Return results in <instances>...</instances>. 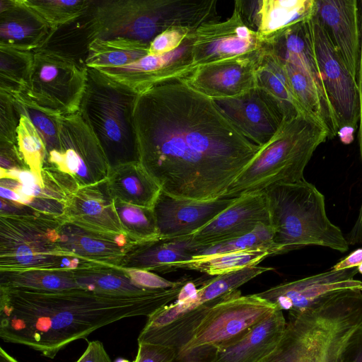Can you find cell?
Wrapping results in <instances>:
<instances>
[{
    "mask_svg": "<svg viewBox=\"0 0 362 362\" xmlns=\"http://www.w3.org/2000/svg\"><path fill=\"white\" fill-rule=\"evenodd\" d=\"M134 124L139 163L177 198H221L261 148L214 100L182 80L139 93Z\"/></svg>",
    "mask_w": 362,
    "mask_h": 362,
    "instance_id": "cell-1",
    "label": "cell"
},
{
    "mask_svg": "<svg viewBox=\"0 0 362 362\" xmlns=\"http://www.w3.org/2000/svg\"><path fill=\"white\" fill-rule=\"evenodd\" d=\"M137 296H112L83 288L42 291L0 287V337L54 358L71 342L124 318L148 317L174 302L187 284Z\"/></svg>",
    "mask_w": 362,
    "mask_h": 362,
    "instance_id": "cell-2",
    "label": "cell"
},
{
    "mask_svg": "<svg viewBox=\"0 0 362 362\" xmlns=\"http://www.w3.org/2000/svg\"><path fill=\"white\" fill-rule=\"evenodd\" d=\"M362 327V290L335 292L289 315L281 340L267 362H342L353 334Z\"/></svg>",
    "mask_w": 362,
    "mask_h": 362,
    "instance_id": "cell-3",
    "label": "cell"
},
{
    "mask_svg": "<svg viewBox=\"0 0 362 362\" xmlns=\"http://www.w3.org/2000/svg\"><path fill=\"white\" fill-rule=\"evenodd\" d=\"M263 191L277 255L311 245L340 252L349 250L341 229L327 215L324 195L305 178L273 185Z\"/></svg>",
    "mask_w": 362,
    "mask_h": 362,
    "instance_id": "cell-4",
    "label": "cell"
},
{
    "mask_svg": "<svg viewBox=\"0 0 362 362\" xmlns=\"http://www.w3.org/2000/svg\"><path fill=\"white\" fill-rule=\"evenodd\" d=\"M327 138L325 127L308 113H300L285 121L222 197H238L262 192L273 185L304 179L305 166Z\"/></svg>",
    "mask_w": 362,
    "mask_h": 362,
    "instance_id": "cell-5",
    "label": "cell"
},
{
    "mask_svg": "<svg viewBox=\"0 0 362 362\" xmlns=\"http://www.w3.org/2000/svg\"><path fill=\"white\" fill-rule=\"evenodd\" d=\"M137 92L88 68L79 114L97 138L111 168L139 163L134 109Z\"/></svg>",
    "mask_w": 362,
    "mask_h": 362,
    "instance_id": "cell-6",
    "label": "cell"
},
{
    "mask_svg": "<svg viewBox=\"0 0 362 362\" xmlns=\"http://www.w3.org/2000/svg\"><path fill=\"white\" fill-rule=\"evenodd\" d=\"M262 273L252 266L204 281L189 280L177 300L148 317L138 343L168 346L179 354L212 307Z\"/></svg>",
    "mask_w": 362,
    "mask_h": 362,
    "instance_id": "cell-7",
    "label": "cell"
},
{
    "mask_svg": "<svg viewBox=\"0 0 362 362\" xmlns=\"http://www.w3.org/2000/svg\"><path fill=\"white\" fill-rule=\"evenodd\" d=\"M99 38H126L150 45L173 28L195 30L209 22L206 0L95 1Z\"/></svg>",
    "mask_w": 362,
    "mask_h": 362,
    "instance_id": "cell-8",
    "label": "cell"
},
{
    "mask_svg": "<svg viewBox=\"0 0 362 362\" xmlns=\"http://www.w3.org/2000/svg\"><path fill=\"white\" fill-rule=\"evenodd\" d=\"M63 219L0 215V272L76 270L100 265L59 247L58 227Z\"/></svg>",
    "mask_w": 362,
    "mask_h": 362,
    "instance_id": "cell-9",
    "label": "cell"
},
{
    "mask_svg": "<svg viewBox=\"0 0 362 362\" xmlns=\"http://www.w3.org/2000/svg\"><path fill=\"white\" fill-rule=\"evenodd\" d=\"M310 18L285 28L264 42L262 49L281 66L304 111L318 120L332 139L339 129L315 56Z\"/></svg>",
    "mask_w": 362,
    "mask_h": 362,
    "instance_id": "cell-10",
    "label": "cell"
},
{
    "mask_svg": "<svg viewBox=\"0 0 362 362\" xmlns=\"http://www.w3.org/2000/svg\"><path fill=\"white\" fill-rule=\"evenodd\" d=\"M33 52L30 82L21 95L52 115L78 112L87 85L88 67L45 50Z\"/></svg>",
    "mask_w": 362,
    "mask_h": 362,
    "instance_id": "cell-11",
    "label": "cell"
},
{
    "mask_svg": "<svg viewBox=\"0 0 362 362\" xmlns=\"http://www.w3.org/2000/svg\"><path fill=\"white\" fill-rule=\"evenodd\" d=\"M44 167L70 176L78 188L106 181L110 170L97 138L79 112L60 117L58 142L47 153Z\"/></svg>",
    "mask_w": 362,
    "mask_h": 362,
    "instance_id": "cell-12",
    "label": "cell"
},
{
    "mask_svg": "<svg viewBox=\"0 0 362 362\" xmlns=\"http://www.w3.org/2000/svg\"><path fill=\"white\" fill-rule=\"evenodd\" d=\"M276 310L257 293L242 296L236 290L211 308L179 354L202 346L218 349L232 344Z\"/></svg>",
    "mask_w": 362,
    "mask_h": 362,
    "instance_id": "cell-13",
    "label": "cell"
},
{
    "mask_svg": "<svg viewBox=\"0 0 362 362\" xmlns=\"http://www.w3.org/2000/svg\"><path fill=\"white\" fill-rule=\"evenodd\" d=\"M309 22L315 56L339 132L345 128L354 129L360 119L358 83L314 13Z\"/></svg>",
    "mask_w": 362,
    "mask_h": 362,
    "instance_id": "cell-14",
    "label": "cell"
},
{
    "mask_svg": "<svg viewBox=\"0 0 362 362\" xmlns=\"http://www.w3.org/2000/svg\"><path fill=\"white\" fill-rule=\"evenodd\" d=\"M357 267L328 271L298 280L284 282L257 296L289 315L298 314L327 296L345 289L362 290V281L355 279Z\"/></svg>",
    "mask_w": 362,
    "mask_h": 362,
    "instance_id": "cell-15",
    "label": "cell"
},
{
    "mask_svg": "<svg viewBox=\"0 0 362 362\" xmlns=\"http://www.w3.org/2000/svg\"><path fill=\"white\" fill-rule=\"evenodd\" d=\"M262 44L234 8L224 21L205 24L195 30L192 62L197 66L250 54L259 51Z\"/></svg>",
    "mask_w": 362,
    "mask_h": 362,
    "instance_id": "cell-16",
    "label": "cell"
},
{
    "mask_svg": "<svg viewBox=\"0 0 362 362\" xmlns=\"http://www.w3.org/2000/svg\"><path fill=\"white\" fill-rule=\"evenodd\" d=\"M194 32L191 33L177 49L170 52L158 56L148 54L125 66L97 70L138 93L158 84L182 80L195 67L192 57Z\"/></svg>",
    "mask_w": 362,
    "mask_h": 362,
    "instance_id": "cell-17",
    "label": "cell"
},
{
    "mask_svg": "<svg viewBox=\"0 0 362 362\" xmlns=\"http://www.w3.org/2000/svg\"><path fill=\"white\" fill-rule=\"evenodd\" d=\"M214 100L245 136L259 147L286 121L276 100L257 86L239 96Z\"/></svg>",
    "mask_w": 362,
    "mask_h": 362,
    "instance_id": "cell-18",
    "label": "cell"
},
{
    "mask_svg": "<svg viewBox=\"0 0 362 362\" xmlns=\"http://www.w3.org/2000/svg\"><path fill=\"white\" fill-rule=\"evenodd\" d=\"M260 50L197 66L182 81L213 100L239 96L256 86V70Z\"/></svg>",
    "mask_w": 362,
    "mask_h": 362,
    "instance_id": "cell-19",
    "label": "cell"
},
{
    "mask_svg": "<svg viewBox=\"0 0 362 362\" xmlns=\"http://www.w3.org/2000/svg\"><path fill=\"white\" fill-rule=\"evenodd\" d=\"M237 198L194 200L173 197L161 190L152 207L158 236L173 239L191 235L208 224Z\"/></svg>",
    "mask_w": 362,
    "mask_h": 362,
    "instance_id": "cell-20",
    "label": "cell"
},
{
    "mask_svg": "<svg viewBox=\"0 0 362 362\" xmlns=\"http://www.w3.org/2000/svg\"><path fill=\"white\" fill-rule=\"evenodd\" d=\"M261 224L271 226L264 191L238 197L208 224L189 235L196 244L209 245L245 235Z\"/></svg>",
    "mask_w": 362,
    "mask_h": 362,
    "instance_id": "cell-21",
    "label": "cell"
},
{
    "mask_svg": "<svg viewBox=\"0 0 362 362\" xmlns=\"http://www.w3.org/2000/svg\"><path fill=\"white\" fill-rule=\"evenodd\" d=\"M313 13L357 81L360 54L358 1L315 0Z\"/></svg>",
    "mask_w": 362,
    "mask_h": 362,
    "instance_id": "cell-22",
    "label": "cell"
},
{
    "mask_svg": "<svg viewBox=\"0 0 362 362\" xmlns=\"http://www.w3.org/2000/svg\"><path fill=\"white\" fill-rule=\"evenodd\" d=\"M135 243L124 233L88 229L64 218L58 227V244L64 251L100 265L119 267Z\"/></svg>",
    "mask_w": 362,
    "mask_h": 362,
    "instance_id": "cell-23",
    "label": "cell"
},
{
    "mask_svg": "<svg viewBox=\"0 0 362 362\" xmlns=\"http://www.w3.org/2000/svg\"><path fill=\"white\" fill-rule=\"evenodd\" d=\"M315 0H238L234 8L262 43L285 28L310 18Z\"/></svg>",
    "mask_w": 362,
    "mask_h": 362,
    "instance_id": "cell-24",
    "label": "cell"
},
{
    "mask_svg": "<svg viewBox=\"0 0 362 362\" xmlns=\"http://www.w3.org/2000/svg\"><path fill=\"white\" fill-rule=\"evenodd\" d=\"M53 29L25 0H1L0 47L35 51Z\"/></svg>",
    "mask_w": 362,
    "mask_h": 362,
    "instance_id": "cell-25",
    "label": "cell"
},
{
    "mask_svg": "<svg viewBox=\"0 0 362 362\" xmlns=\"http://www.w3.org/2000/svg\"><path fill=\"white\" fill-rule=\"evenodd\" d=\"M64 218L88 229L124 233L106 181L79 187L71 194L66 202Z\"/></svg>",
    "mask_w": 362,
    "mask_h": 362,
    "instance_id": "cell-26",
    "label": "cell"
},
{
    "mask_svg": "<svg viewBox=\"0 0 362 362\" xmlns=\"http://www.w3.org/2000/svg\"><path fill=\"white\" fill-rule=\"evenodd\" d=\"M286 323L283 311L276 310L238 340L215 349L211 362H267L277 349Z\"/></svg>",
    "mask_w": 362,
    "mask_h": 362,
    "instance_id": "cell-27",
    "label": "cell"
},
{
    "mask_svg": "<svg viewBox=\"0 0 362 362\" xmlns=\"http://www.w3.org/2000/svg\"><path fill=\"white\" fill-rule=\"evenodd\" d=\"M196 243L190 235L173 239L157 238L133 244L119 267L149 272H170L177 263L195 256Z\"/></svg>",
    "mask_w": 362,
    "mask_h": 362,
    "instance_id": "cell-28",
    "label": "cell"
},
{
    "mask_svg": "<svg viewBox=\"0 0 362 362\" xmlns=\"http://www.w3.org/2000/svg\"><path fill=\"white\" fill-rule=\"evenodd\" d=\"M99 38L95 1L79 16L54 29L43 45L47 51L87 67L86 62L91 43Z\"/></svg>",
    "mask_w": 362,
    "mask_h": 362,
    "instance_id": "cell-29",
    "label": "cell"
},
{
    "mask_svg": "<svg viewBox=\"0 0 362 362\" xmlns=\"http://www.w3.org/2000/svg\"><path fill=\"white\" fill-rule=\"evenodd\" d=\"M106 186L112 199L147 208L153 207L161 191L139 163L111 168Z\"/></svg>",
    "mask_w": 362,
    "mask_h": 362,
    "instance_id": "cell-30",
    "label": "cell"
},
{
    "mask_svg": "<svg viewBox=\"0 0 362 362\" xmlns=\"http://www.w3.org/2000/svg\"><path fill=\"white\" fill-rule=\"evenodd\" d=\"M256 86L276 100L286 121L305 112L296 98L284 70L262 47L257 62Z\"/></svg>",
    "mask_w": 362,
    "mask_h": 362,
    "instance_id": "cell-31",
    "label": "cell"
},
{
    "mask_svg": "<svg viewBox=\"0 0 362 362\" xmlns=\"http://www.w3.org/2000/svg\"><path fill=\"white\" fill-rule=\"evenodd\" d=\"M74 275L80 288L100 293L137 296L153 292L138 286L128 270L119 267L98 265L74 270Z\"/></svg>",
    "mask_w": 362,
    "mask_h": 362,
    "instance_id": "cell-32",
    "label": "cell"
},
{
    "mask_svg": "<svg viewBox=\"0 0 362 362\" xmlns=\"http://www.w3.org/2000/svg\"><path fill=\"white\" fill-rule=\"evenodd\" d=\"M149 45L126 38L100 39L89 47L88 68L117 67L132 64L148 54Z\"/></svg>",
    "mask_w": 362,
    "mask_h": 362,
    "instance_id": "cell-33",
    "label": "cell"
},
{
    "mask_svg": "<svg viewBox=\"0 0 362 362\" xmlns=\"http://www.w3.org/2000/svg\"><path fill=\"white\" fill-rule=\"evenodd\" d=\"M270 255L272 254L269 250H248L195 256L189 260L174 264L170 271L175 269H185L198 271L211 276H218L245 267L257 266L262 260Z\"/></svg>",
    "mask_w": 362,
    "mask_h": 362,
    "instance_id": "cell-34",
    "label": "cell"
},
{
    "mask_svg": "<svg viewBox=\"0 0 362 362\" xmlns=\"http://www.w3.org/2000/svg\"><path fill=\"white\" fill-rule=\"evenodd\" d=\"M0 287L20 288L42 291H61L80 288L74 270L30 269L0 272Z\"/></svg>",
    "mask_w": 362,
    "mask_h": 362,
    "instance_id": "cell-35",
    "label": "cell"
},
{
    "mask_svg": "<svg viewBox=\"0 0 362 362\" xmlns=\"http://www.w3.org/2000/svg\"><path fill=\"white\" fill-rule=\"evenodd\" d=\"M33 51L0 47V92L11 96L23 93L30 82Z\"/></svg>",
    "mask_w": 362,
    "mask_h": 362,
    "instance_id": "cell-36",
    "label": "cell"
},
{
    "mask_svg": "<svg viewBox=\"0 0 362 362\" xmlns=\"http://www.w3.org/2000/svg\"><path fill=\"white\" fill-rule=\"evenodd\" d=\"M115 209L123 233L137 243L159 238L152 208L140 206L113 199Z\"/></svg>",
    "mask_w": 362,
    "mask_h": 362,
    "instance_id": "cell-37",
    "label": "cell"
},
{
    "mask_svg": "<svg viewBox=\"0 0 362 362\" xmlns=\"http://www.w3.org/2000/svg\"><path fill=\"white\" fill-rule=\"evenodd\" d=\"M269 250L277 255L270 226L259 225L252 232L231 240L195 247V256H206L238 251ZM194 256V257H195Z\"/></svg>",
    "mask_w": 362,
    "mask_h": 362,
    "instance_id": "cell-38",
    "label": "cell"
},
{
    "mask_svg": "<svg viewBox=\"0 0 362 362\" xmlns=\"http://www.w3.org/2000/svg\"><path fill=\"white\" fill-rule=\"evenodd\" d=\"M54 30L81 15L93 0H25Z\"/></svg>",
    "mask_w": 362,
    "mask_h": 362,
    "instance_id": "cell-39",
    "label": "cell"
},
{
    "mask_svg": "<svg viewBox=\"0 0 362 362\" xmlns=\"http://www.w3.org/2000/svg\"><path fill=\"white\" fill-rule=\"evenodd\" d=\"M17 145L28 167L41 173L47 158V149L35 126L23 115H21L17 129Z\"/></svg>",
    "mask_w": 362,
    "mask_h": 362,
    "instance_id": "cell-40",
    "label": "cell"
},
{
    "mask_svg": "<svg viewBox=\"0 0 362 362\" xmlns=\"http://www.w3.org/2000/svg\"><path fill=\"white\" fill-rule=\"evenodd\" d=\"M11 97L19 113L26 116L39 132L45 143L47 153L53 150L58 142L59 119L62 116L42 110L23 95Z\"/></svg>",
    "mask_w": 362,
    "mask_h": 362,
    "instance_id": "cell-41",
    "label": "cell"
},
{
    "mask_svg": "<svg viewBox=\"0 0 362 362\" xmlns=\"http://www.w3.org/2000/svg\"><path fill=\"white\" fill-rule=\"evenodd\" d=\"M20 118L13 98L0 92V144L17 145Z\"/></svg>",
    "mask_w": 362,
    "mask_h": 362,
    "instance_id": "cell-42",
    "label": "cell"
},
{
    "mask_svg": "<svg viewBox=\"0 0 362 362\" xmlns=\"http://www.w3.org/2000/svg\"><path fill=\"white\" fill-rule=\"evenodd\" d=\"M194 31L185 28H173L161 33L151 42L148 55L158 56L175 50Z\"/></svg>",
    "mask_w": 362,
    "mask_h": 362,
    "instance_id": "cell-43",
    "label": "cell"
},
{
    "mask_svg": "<svg viewBox=\"0 0 362 362\" xmlns=\"http://www.w3.org/2000/svg\"><path fill=\"white\" fill-rule=\"evenodd\" d=\"M178 351L170 346L138 343V351L134 362H175Z\"/></svg>",
    "mask_w": 362,
    "mask_h": 362,
    "instance_id": "cell-44",
    "label": "cell"
},
{
    "mask_svg": "<svg viewBox=\"0 0 362 362\" xmlns=\"http://www.w3.org/2000/svg\"><path fill=\"white\" fill-rule=\"evenodd\" d=\"M358 16H359V28H360V54H359V65L358 74V87L360 98V119H359V130H358V142L361 157L362 160V0L358 1ZM358 216L356 219L358 224H362V204L359 209Z\"/></svg>",
    "mask_w": 362,
    "mask_h": 362,
    "instance_id": "cell-45",
    "label": "cell"
},
{
    "mask_svg": "<svg viewBox=\"0 0 362 362\" xmlns=\"http://www.w3.org/2000/svg\"><path fill=\"white\" fill-rule=\"evenodd\" d=\"M76 362H112L103 343L100 341L88 342L83 354Z\"/></svg>",
    "mask_w": 362,
    "mask_h": 362,
    "instance_id": "cell-46",
    "label": "cell"
},
{
    "mask_svg": "<svg viewBox=\"0 0 362 362\" xmlns=\"http://www.w3.org/2000/svg\"><path fill=\"white\" fill-rule=\"evenodd\" d=\"M342 362H362V327L350 339L344 352Z\"/></svg>",
    "mask_w": 362,
    "mask_h": 362,
    "instance_id": "cell-47",
    "label": "cell"
},
{
    "mask_svg": "<svg viewBox=\"0 0 362 362\" xmlns=\"http://www.w3.org/2000/svg\"><path fill=\"white\" fill-rule=\"evenodd\" d=\"M215 348L202 346L179 354L175 362H211Z\"/></svg>",
    "mask_w": 362,
    "mask_h": 362,
    "instance_id": "cell-48",
    "label": "cell"
},
{
    "mask_svg": "<svg viewBox=\"0 0 362 362\" xmlns=\"http://www.w3.org/2000/svg\"><path fill=\"white\" fill-rule=\"evenodd\" d=\"M353 267H357L358 272L362 274V248L352 252L345 258L338 262L331 269L340 270Z\"/></svg>",
    "mask_w": 362,
    "mask_h": 362,
    "instance_id": "cell-49",
    "label": "cell"
},
{
    "mask_svg": "<svg viewBox=\"0 0 362 362\" xmlns=\"http://www.w3.org/2000/svg\"><path fill=\"white\" fill-rule=\"evenodd\" d=\"M0 362H19L8 354L2 347L0 348Z\"/></svg>",
    "mask_w": 362,
    "mask_h": 362,
    "instance_id": "cell-50",
    "label": "cell"
},
{
    "mask_svg": "<svg viewBox=\"0 0 362 362\" xmlns=\"http://www.w3.org/2000/svg\"><path fill=\"white\" fill-rule=\"evenodd\" d=\"M115 362H132V361H129V360L124 359V358H118ZM132 362H134V361H132Z\"/></svg>",
    "mask_w": 362,
    "mask_h": 362,
    "instance_id": "cell-51",
    "label": "cell"
}]
</instances>
